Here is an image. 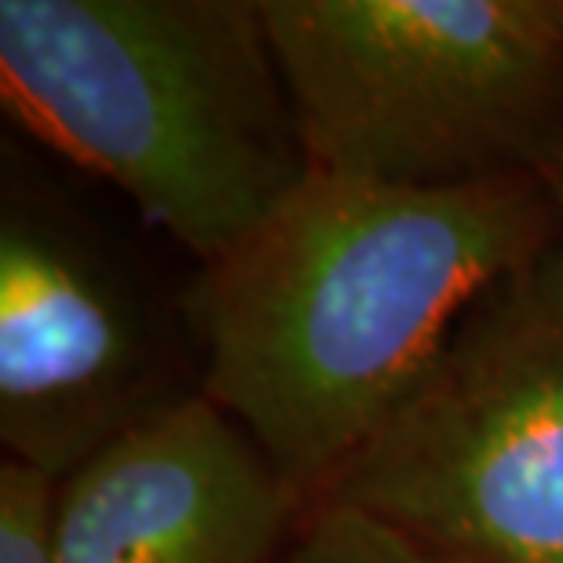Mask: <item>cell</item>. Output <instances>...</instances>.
Here are the masks:
<instances>
[{
	"mask_svg": "<svg viewBox=\"0 0 563 563\" xmlns=\"http://www.w3.org/2000/svg\"><path fill=\"white\" fill-rule=\"evenodd\" d=\"M556 245L542 179L413 190L311 173L187 278L201 396L314 505L472 303Z\"/></svg>",
	"mask_w": 563,
	"mask_h": 563,
	"instance_id": "1",
	"label": "cell"
},
{
	"mask_svg": "<svg viewBox=\"0 0 563 563\" xmlns=\"http://www.w3.org/2000/svg\"><path fill=\"white\" fill-rule=\"evenodd\" d=\"M0 157V446L66 479L201 396L187 282L168 289L22 143Z\"/></svg>",
	"mask_w": 563,
	"mask_h": 563,
	"instance_id": "5",
	"label": "cell"
},
{
	"mask_svg": "<svg viewBox=\"0 0 563 563\" xmlns=\"http://www.w3.org/2000/svg\"><path fill=\"white\" fill-rule=\"evenodd\" d=\"M311 505L206 396L59 487V563H275Z\"/></svg>",
	"mask_w": 563,
	"mask_h": 563,
	"instance_id": "6",
	"label": "cell"
},
{
	"mask_svg": "<svg viewBox=\"0 0 563 563\" xmlns=\"http://www.w3.org/2000/svg\"><path fill=\"white\" fill-rule=\"evenodd\" d=\"M549 190H553L556 209H560V223H563V157H560V168H556V176H553V184H549Z\"/></svg>",
	"mask_w": 563,
	"mask_h": 563,
	"instance_id": "9",
	"label": "cell"
},
{
	"mask_svg": "<svg viewBox=\"0 0 563 563\" xmlns=\"http://www.w3.org/2000/svg\"><path fill=\"white\" fill-rule=\"evenodd\" d=\"M275 563H428L385 527L341 505L314 501Z\"/></svg>",
	"mask_w": 563,
	"mask_h": 563,
	"instance_id": "8",
	"label": "cell"
},
{
	"mask_svg": "<svg viewBox=\"0 0 563 563\" xmlns=\"http://www.w3.org/2000/svg\"><path fill=\"white\" fill-rule=\"evenodd\" d=\"M314 501L428 563H563V245L472 303Z\"/></svg>",
	"mask_w": 563,
	"mask_h": 563,
	"instance_id": "4",
	"label": "cell"
},
{
	"mask_svg": "<svg viewBox=\"0 0 563 563\" xmlns=\"http://www.w3.org/2000/svg\"><path fill=\"white\" fill-rule=\"evenodd\" d=\"M0 99L195 267L311 176L261 0H0Z\"/></svg>",
	"mask_w": 563,
	"mask_h": 563,
	"instance_id": "2",
	"label": "cell"
},
{
	"mask_svg": "<svg viewBox=\"0 0 563 563\" xmlns=\"http://www.w3.org/2000/svg\"><path fill=\"white\" fill-rule=\"evenodd\" d=\"M311 173L553 184L563 0H261Z\"/></svg>",
	"mask_w": 563,
	"mask_h": 563,
	"instance_id": "3",
	"label": "cell"
},
{
	"mask_svg": "<svg viewBox=\"0 0 563 563\" xmlns=\"http://www.w3.org/2000/svg\"><path fill=\"white\" fill-rule=\"evenodd\" d=\"M59 487L30 461H0V563H59Z\"/></svg>",
	"mask_w": 563,
	"mask_h": 563,
	"instance_id": "7",
	"label": "cell"
}]
</instances>
